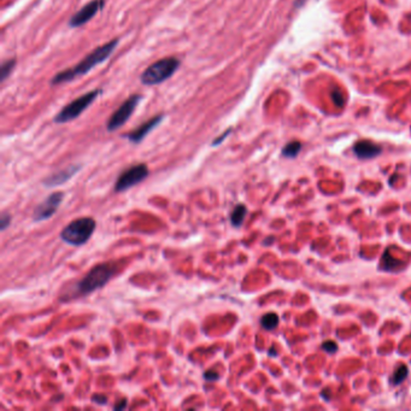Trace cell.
<instances>
[{
    "instance_id": "1",
    "label": "cell",
    "mask_w": 411,
    "mask_h": 411,
    "mask_svg": "<svg viewBox=\"0 0 411 411\" xmlns=\"http://www.w3.org/2000/svg\"><path fill=\"white\" fill-rule=\"evenodd\" d=\"M118 44L120 39H112L111 41H108V42L104 44V45L98 46L90 54H87L78 64H76L72 68H68V69L63 70V72H60L58 74H56L52 78L51 84L52 86H56V84H66V82L76 80L80 76L86 75L93 68L100 66L102 63L108 60L110 58V56L115 52Z\"/></svg>"
},
{
    "instance_id": "2",
    "label": "cell",
    "mask_w": 411,
    "mask_h": 411,
    "mask_svg": "<svg viewBox=\"0 0 411 411\" xmlns=\"http://www.w3.org/2000/svg\"><path fill=\"white\" fill-rule=\"evenodd\" d=\"M116 272V266L112 263H102L93 266L87 272L86 276L76 284L75 296H88L94 290L102 288L106 284Z\"/></svg>"
},
{
    "instance_id": "3",
    "label": "cell",
    "mask_w": 411,
    "mask_h": 411,
    "mask_svg": "<svg viewBox=\"0 0 411 411\" xmlns=\"http://www.w3.org/2000/svg\"><path fill=\"white\" fill-rule=\"evenodd\" d=\"M181 66L180 60L175 57H166L154 62L140 76V81L145 86H156L169 80L178 72Z\"/></svg>"
},
{
    "instance_id": "4",
    "label": "cell",
    "mask_w": 411,
    "mask_h": 411,
    "mask_svg": "<svg viewBox=\"0 0 411 411\" xmlns=\"http://www.w3.org/2000/svg\"><path fill=\"white\" fill-rule=\"evenodd\" d=\"M96 227V222L92 217H80L64 227L60 232V239L68 245L81 246L93 236Z\"/></svg>"
},
{
    "instance_id": "5",
    "label": "cell",
    "mask_w": 411,
    "mask_h": 411,
    "mask_svg": "<svg viewBox=\"0 0 411 411\" xmlns=\"http://www.w3.org/2000/svg\"><path fill=\"white\" fill-rule=\"evenodd\" d=\"M100 94H102V88H98V90H90V92L84 93V96L76 98L75 100H72V102L66 105V106L62 108L60 112L54 116V123H60V124H62V123L74 121V120L78 118L84 110H87Z\"/></svg>"
},
{
    "instance_id": "6",
    "label": "cell",
    "mask_w": 411,
    "mask_h": 411,
    "mask_svg": "<svg viewBox=\"0 0 411 411\" xmlns=\"http://www.w3.org/2000/svg\"><path fill=\"white\" fill-rule=\"evenodd\" d=\"M142 100V94H132L126 102H122V105L120 106L115 112L111 115L110 118L106 123V129L108 132H115L117 129H120L123 124H126L129 121L133 112L136 108L138 105L140 104V102Z\"/></svg>"
},
{
    "instance_id": "7",
    "label": "cell",
    "mask_w": 411,
    "mask_h": 411,
    "mask_svg": "<svg viewBox=\"0 0 411 411\" xmlns=\"http://www.w3.org/2000/svg\"><path fill=\"white\" fill-rule=\"evenodd\" d=\"M148 166H146V164H135V166L124 170V172L118 176L115 184V190L118 193L128 190L129 188L135 186V184H140V182L145 180L148 176Z\"/></svg>"
},
{
    "instance_id": "8",
    "label": "cell",
    "mask_w": 411,
    "mask_h": 411,
    "mask_svg": "<svg viewBox=\"0 0 411 411\" xmlns=\"http://www.w3.org/2000/svg\"><path fill=\"white\" fill-rule=\"evenodd\" d=\"M64 196H66L64 192H54L42 202H40V204L35 208L33 212L34 221L41 222L51 218V217L57 212L58 208H60L62 202H63Z\"/></svg>"
},
{
    "instance_id": "9",
    "label": "cell",
    "mask_w": 411,
    "mask_h": 411,
    "mask_svg": "<svg viewBox=\"0 0 411 411\" xmlns=\"http://www.w3.org/2000/svg\"><path fill=\"white\" fill-rule=\"evenodd\" d=\"M105 4H106L105 0H90L88 4L80 8L78 12L72 14V18L69 20V26L72 28L82 27L87 22H90L99 11H102L104 8Z\"/></svg>"
},
{
    "instance_id": "10",
    "label": "cell",
    "mask_w": 411,
    "mask_h": 411,
    "mask_svg": "<svg viewBox=\"0 0 411 411\" xmlns=\"http://www.w3.org/2000/svg\"><path fill=\"white\" fill-rule=\"evenodd\" d=\"M81 164H72V166H66V168L58 170V172H54V174L48 175L42 180V184L46 188H54V187H58L60 184H66L72 178L78 174L81 169Z\"/></svg>"
},
{
    "instance_id": "11",
    "label": "cell",
    "mask_w": 411,
    "mask_h": 411,
    "mask_svg": "<svg viewBox=\"0 0 411 411\" xmlns=\"http://www.w3.org/2000/svg\"><path fill=\"white\" fill-rule=\"evenodd\" d=\"M164 120V115H157L154 116L152 118H150L148 121H146L145 123H142L139 128L134 129L130 133H128L127 135H124V138H127L130 142L133 144H140L145 139L148 135L151 133L154 129L160 124Z\"/></svg>"
},
{
    "instance_id": "12",
    "label": "cell",
    "mask_w": 411,
    "mask_h": 411,
    "mask_svg": "<svg viewBox=\"0 0 411 411\" xmlns=\"http://www.w3.org/2000/svg\"><path fill=\"white\" fill-rule=\"evenodd\" d=\"M354 152L360 160H372V158L378 157L382 152V148L376 144L368 142V140H362L354 144Z\"/></svg>"
},
{
    "instance_id": "13",
    "label": "cell",
    "mask_w": 411,
    "mask_h": 411,
    "mask_svg": "<svg viewBox=\"0 0 411 411\" xmlns=\"http://www.w3.org/2000/svg\"><path fill=\"white\" fill-rule=\"evenodd\" d=\"M248 215V208L244 204H238L230 212V223L234 228L242 227L245 217Z\"/></svg>"
},
{
    "instance_id": "14",
    "label": "cell",
    "mask_w": 411,
    "mask_h": 411,
    "mask_svg": "<svg viewBox=\"0 0 411 411\" xmlns=\"http://www.w3.org/2000/svg\"><path fill=\"white\" fill-rule=\"evenodd\" d=\"M278 322H280V318H278V316L274 312L266 314V315L260 318V324H262V327L266 330H275L278 326Z\"/></svg>"
},
{
    "instance_id": "15",
    "label": "cell",
    "mask_w": 411,
    "mask_h": 411,
    "mask_svg": "<svg viewBox=\"0 0 411 411\" xmlns=\"http://www.w3.org/2000/svg\"><path fill=\"white\" fill-rule=\"evenodd\" d=\"M408 375H409V370H408V366H404V364H402V366H399L397 369H396V372H393L392 378H390V381H391V384L393 386H398V384H400L405 378H408Z\"/></svg>"
},
{
    "instance_id": "16",
    "label": "cell",
    "mask_w": 411,
    "mask_h": 411,
    "mask_svg": "<svg viewBox=\"0 0 411 411\" xmlns=\"http://www.w3.org/2000/svg\"><path fill=\"white\" fill-rule=\"evenodd\" d=\"M399 266H402L400 260H396L392 256H388V252L384 254V256L382 258V263H381V268L384 270H387V272H393V270L399 269Z\"/></svg>"
},
{
    "instance_id": "17",
    "label": "cell",
    "mask_w": 411,
    "mask_h": 411,
    "mask_svg": "<svg viewBox=\"0 0 411 411\" xmlns=\"http://www.w3.org/2000/svg\"><path fill=\"white\" fill-rule=\"evenodd\" d=\"M302 150V144L299 142H288L286 146L282 148V154L287 158H294L298 156L299 152Z\"/></svg>"
},
{
    "instance_id": "18",
    "label": "cell",
    "mask_w": 411,
    "mask_h": 411,
    "mask_svg": "<svg viewBox=\"0 0 411 411\" xmlns=\"http://www.w3.org/2000/svg\"><path fill=\"white\" fill-rule=\"evenodd\" d=\"M14 66H16V60H8L0 66V81L4 82L10 76L11 72H14Z\"/></svg>"
},
{
    "instance_id": "19",
    "label": "cell",
    "mask_w": 411,
    "mask_h": 411,
    "mask_svg": "<svg viewBox=\"0 0 411 411\" xmlns=\"http://www.w3.org/2000/svg\"><path fill=\"white\" fill-rule=\"evenodd\" d=\"M322 348L327 352V354H336L338 351V344L333 340H327L322 344Z\"/></svg>"
},
{
    "instance_id": "20",
    "label": "cell",
    "mask_w": 411,
    "mask_h": 411,
    "mask_svg": "<svg viewBox=\"0 0 411 411\" xmlns=\"http://www.w3.org/2000/svg\"><path fill=\"white\" fill-rule=\"evenodd\" d=\"M232 133V128H228V129H226L224 132H223V134H221V135H218V136L216 138L215 140H214L212 142H211V146H218V145H221V144L224 142L226 139H227L228 136H230V134Z\"/></svg>"
},
{
    "instance_id": "21",
    "label": "cell",
    "mask_w": 411,
    "mask_h": 411,
    "mask_svg": "<svg viewBox=\"0 0 411 411\" xmlns=\"http://www.w3.org/2000/svg\"><path fill=\"white\" fill-rule=\"evenodd\" d=\"M11 223V215L8 212H2L0 216V230H5Z\"/></svg>"
},
{
    "instance_id": "22",
    "label": "cell",
    "mask_w": 411,
    "mask_h": 411,
    "mask_svg": "<svg viewBox=\"0 0 411 411\" xmlns=\"http://www.w3.org/2000/svg\"><path fill=\"white\" fill-rule=\"evenodd\" d=\"M204 378H205V380H206V381H209V382H215V381L220 380V375L217 374L216 372L208 370V372L204 374Z\"/></svg>"
},
{
    "instance_id": "23",
    "label": "cell",
    "mask_w": 411,
    "mask_h": 411,
    "mask_svg": "<svg viewBox=\"0 0 411 411\" xmlns=\"http://www.w3.org/2000/svg\"><path fill=\"white\" fill-rule=\"evenodd\" d=\"M92 402H93V403H96L99 405H104V404L108 403V398L105 397V396L96 394V396H93V397H92Z\"/></svg>"
},
{
    "instance_id": "24",
    "label": "cell",
    "mask_w": 411,
    "mask_h": 411,
    "mask_svg": "<svg viewBox=\"0 0 411 411\" xmlns=\"http://www.w3.org/2000/svg\"><path fill=\"white\" fill-rule=\"evenodd\" d=\"M342 94L339 92V90H336V92L333 93L334 102H336V104L339 105V106L342 104Z\"/></svg>"
},
{
    "instance_id": "25",
    "label": "cell",
    "mask_w": 411,
    "mask_h": 411,
    "mask_svg": "<svg viewBox=\"0 0 411 411\" xmlns=\"http://www.w3.org/2000/svg\"><path fill=\"white\" fill-rule=\"evenodd\" d=\"M126 406H127V399H123V400H121V403L116 404L115 406H114V409H115V410H122V409H124Z\"/></svg>"
}]
</instances>
